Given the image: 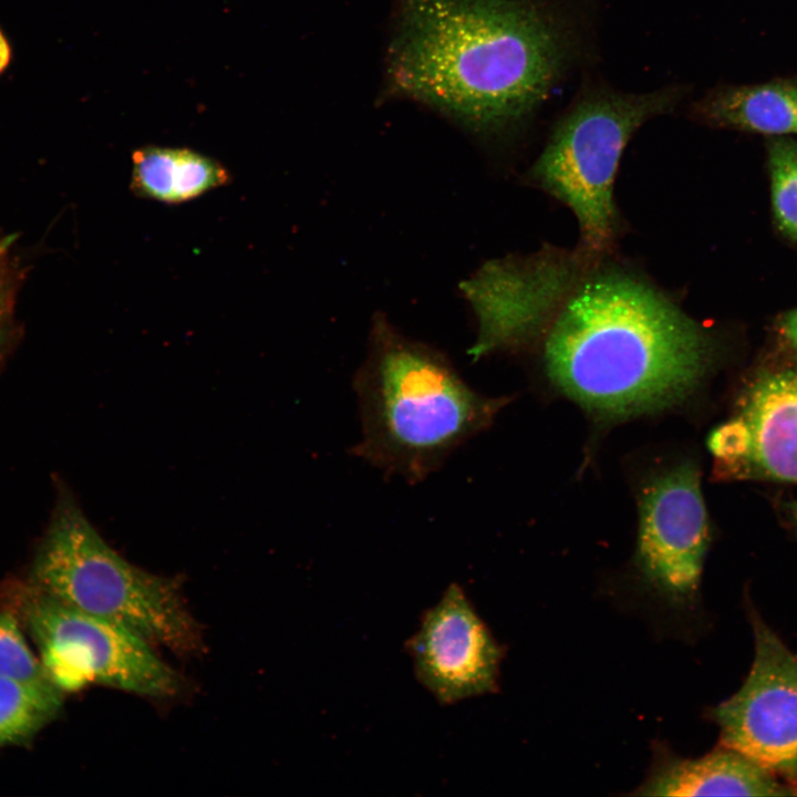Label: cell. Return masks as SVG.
I'll return each instance as SVG.
<instances>
[{"label": "cell", "instance_id": "6da1fadb", "mask_svg": "<svg viewBox=\"0 0 797 797\" xmlns=\"http://www.w3.org/2000/svg\"><path fill=\"white\" fill-rule=\"evenodd\" d=\"M547 246L529 275L526 320L550 380L603 415L654 411L686 396L711 361L706 331L652 283Z\"/></svg>", "mask_w": 797, "mask_h": 797}, {"label": "cell", "instance_id": "7a4b0ae2", "mask_svg": "<svg viewBox=\"0 0 797 797\" xmlns=\"http://www.w3.org/2000/svg\"><path fill=\"white\" fill-rule=\"evenodd\" d=\"M575 53L546 0H398L387 49L391 92L480 134L527 118Z\"/></svg>", "mask_w": 797, "mask_h": 797}, {"label": "cell", "instance_id": "3957f363", "mask_svg": "<svg viewBox=\"0 0 797 797\" xmlns=\"http://www.w3.org/2000/svg\"><path fill=\"white\" fill-rule=\"evenodd\" d=\"M361 437L351 453L416 484L493 423L507 397L474 390L436 348L410 339L377 313L353 379Z\"/></svg>", "mask_w": 797, "mask_h": 797}, {"label": "cell", "instance_id": "277c9868", "mask_svg": "<svg viewBox=\"0 0 797 797\" xmlns=\"http://www.w3.org/2000/svg\"><path fill=\"white\" fill-rule=\"evenodd\" d=\"M50 597L177 653L200 646L199 628L176 579L121 556L72 501L63 504L29 578Z\"/></svg>", "mask_w": 797, "mask_h": 797}, {"label": "cell", "instance_id": "5b68a950", "mask_svg": "<svg viewBox=\"0 0 797 797\" xmlns=\"http://www.w3.org/2000/svg\"><path fill=\"white\" fill-rule=\"evenodd\" d=\"M682 96L677 85L646 93L587 86L556 123L529 178L573 213L577 248L584 253L610 256L617 232L613 186L623 151L641 125L670 113Z\"/></svg>", "mask_w": 797, "mask_h": 797}, {"label": "cell", "instance_id": "8992f818", "mask_svg": "<svg viewBox=\"0 0 797 797\" xmlns=\"http://www.w3.org/2000/svg\"><path fill=\"white\" fill-rule=\"evenodd\" d=\"M0 610L15 617L35 644L46 676L63 693L99 684L164 697L179 689L177 673L147 641L50 597L28 580L0 584Z\"/></svg>", "mask_w": 797, "mask_h": 797}, {"label": "cell", "instance_id": "52a82bcc", "mask_svg": "<svg viewBox=\"0 0 797 797\" xmlns=\"http://www.w3.org/2000/svg\"><path fill=\"white\" fill-rule=\"evenodd\" d=\"M635 567L650 594L674 610L698 594L708 522L697 469L681 464L650 480L640 497Z\"/></svg>", "mask_w": 797, "mask_h": 797}, {"label": "cell", "instance_id": "ba28073f", "mask_svg": "<svg viewBox=\"0 0 797 797\" xmlns=\"http://www.w3.org/2000/svg\"><path fill=\"white\" fill-rule=\"evenodd\" d=\"M755 653L742 687L711 711L722 746L797 785V656L757 617Z\"/></svg>", "mask_w": 797, "mask_h": 797}, {"label": "cell", "instance_id": "9c48e42d", "mask_svg": "<svg viewBox=\"0 0 797 797\" xmlns=\"http://www.w3.org/2000/svg\"><path fill=\"white\" fill-rule=\"evenodd\" d=\"M406 650L417 681L441 705L497 690L504 649L456 583L423 613Z\"/></svg>", "mask_w": 797, "mask_h": 797}, {"label": "cell", "instance_id": "30bf717a", "mask_svg": "<svg viewBox=\"0 0 797 797\" xmlns=\"http://www.w3.org/2000/svg\"><path fill=\"white\" fill-rule=\"evenodd\" d=\"M708 447L743 474L797 482V371L758 379L739 415L712 432Z\"/></svg>", "mask_w": 797, "mask_h": 797}, {"label": "cell", "instance_id": "8fae6325", "mask_svg": "<svg viewBox=\"0 0 797 797\" xmlns=\"http://www.w3.org/2000/svg\"><path fill=\"white\" fill-rule=\"evenodd\" d=\"M646 779L633 793L640 796H787L797 785L746 755L726 746L698 757L683 758L656 745Z\"/></svg>", "mask_w": 797, "mask_h": 797}, {"label": "cell", "instance_id": "7c38bea8", "mask_svg": "<svg viewBox=\"0 0 797 797\" xmlns=\"http://www.w3.org/2000/svg\"><path fill=\"white\" fill-rule=\"evenodd\" d=\"M692 114L717 127L769 135L797 133V80L720 86L698 100Z\"/></svg>", "mask_w": 797, "mask_h": 797}, {"label": "cell", "instance_id": "4fadbf2b", "mask_svg": "<svg viewBox=\"0 0 797 797\" xmlns=\"http://www.w3.org/2000/svg\"><path fill=\"white\" fill-rule=\"evenodd\" d=\"M130 187L135 196L180 204L230 182L216 159L188 148L147 146L132 155Z\"/></svg>", "mask_w": 797, "mask_h": 797}, {"label": "cell", "instance_id": "5bb4252c", "mask_svg": "<svg viewBox=\"0 0 797 797\" xmlns=\"http://www.w3.org/2000/svg\"><path fill=\"white\" fill-rule=\"evenodd\" d=\"M64 693L54 685L0 675V748L28 746L61 713Z\"/></svg>", "mask_w": 797, "mask_h": 797}, {"label": "cell", "instance_id": "9a60e30c", "mask_svg": "<svg viewBox=\"0 0 797 797\" xmlns=\"http://www.w3.org/2000/svg\"><path fill=\"white\" fill-rule=\"evenodd\" d=\"M772 204L779 229L797 240V142L775 138L768 146Z\"/></svg>", "mask_w": 797, "mask_h": 797}, {"label": "cell", "instance_id": "2e32d148", "mask_svg": "<svg viewBox=\"0 0 797 797\" xmlns=\"http://www.w3.org/2000/svg\"><path fill=\"white\" fill-rule=\"evenodd\" d=\"M0 675L25 683L54 685L25 642L15 617L3 610H0Z\"/></svg>", "mask_w": 797, "mask_h": 797}, {"label": "cell", "instance_id": "e0dca14e", "mask_svg": "<svg viewBox=\"0 0 797 797\" xmlns=\"http://www.w3.org/2000/svg\"><path fill=\"white\" fill-rule=\"evenodd\" d=\"M780 330L785 339L797 352V309L787 312L783 317Z\"/></svg>", "mask_w": 797, "mask_h": 797}, {"label": "cell", "instance_id": "ac0fdd59", "mask_svg": "<svg viewBox=\"0 0 797 797\" xmlns=\"http://www.w3.org/2000/svg\"><path fill=\"white\" fill-rule=\"evenodd\" d=\"M10 43L0 28V75L6 71L11 61Z\"/></svg>", "mask_w": 797, "mask_h": 797}, {"label": "cell", "instance_id": "d6986e66", "mask_svg": "<svg viewBox=\"0 0 797 797\" xmlns=\"http://www.w3.org/2000/svg\"><path fill=\"white\" fill-rule=\"evenodd\" d=\"M793 514L795 516V519L797 521V503L793 506Z\"/></svg>", "mask_w": 797, "mask_h": 797}]
</instances>
